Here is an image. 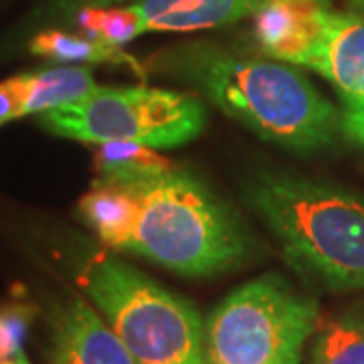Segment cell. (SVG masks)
I'll return each instance as SVG.
<instances>
[{
  "mask_svg": "<svg viewBox=\"0 0 364 364\" xmlns=\"http://www.w3.org/2000/svg\"><path fill=\"white\" fill-rule=\"evenodd\" d=\"M79 213L107 247L130 251L138 221V200L124 182L97 178L79 200Z\"/></svg>",
  "mask_w": 364,
  "mask_h": 364,
  "instance_id": "11",
  "label": "cell"
},
{
  "mask_svg": "<svg viewBox=\"0 0 364 364\" xmlns=\"http://www.w3.org/2000/svg\"><path fill=\"white\" fill-rule=\"evenodd\" d=\"M117 2H124V0H49L47 13L73 16L83 9H105V6H116Z\"/></svg>",
  "mask_w": 364,
  "mask_h": 364,
  "instance_id": "19",
  "label": "cell"
},
{
  "mask_svg": "<svg viewBox=\"0 0 364 364\" xmlns=\"http://www.w3.org/2000/svg\"><path fill=\"white\" fill-rule=\"evenodd\" d=\"M340 130L350 142L358 144L364 148V109H348L344 107L342 119H340Z\"/></svg>",
  "mask_w": 364,
  "mask_h": 364,
  "instance_id": "20",
  "label": "cell"
},
{
  "mask_svg": "<svg viewBox=\"0 0 364 364\" xmlns=\"http://www.w3.org/2000/svg\"><path fill=\"white\" fill-rule=\"evenodd\" d=\"M318 2H322V4H326V6H330V4H332V0H318Z\"/></svg>",
  "mask_w": 364,
  "mask_h": 364,
  "instance_id": "23",
  "label": "cell"
},
{
  "mask_svg": "<svg viewBox=\"0 0 364 364\" xmlns=\"http://www.w3.org/2000/svg\"><path fill=\"white\" fill-rule=\"evenodd\" d=\"M95 168L100 178L116 182L140 181L170 170L174 164L168 158L160 156L154 148L136 142L95 144Z\"/></svg>",
  "mask_w": 364,
  "mask_h": 364,
  "instance_id": "14",
  "label": "cell"
},
{
  "mask_svg": "<svg viewBox=\"0 0 364 364\" xmlns=\"http://www.w3.org/2000/svg\"><path fill=\"white\" fill-rule=\"evenodd\" d=\"M73 21L81 31V35L107 43V45H116V47H122L144 35L140 16L132 4L83 9L73 14Z\"/></svg>",
  "mask_w": 364,
  "mask_h": 364,
  "instance_id": "16",
  "label": "cell"
},
{
  "mask_svg": "<svg viewBox=\"0 0 364 364\" xmlns=\"http://www.w3.org/2000/svg\"><path fill=\"white\" fill-rule=\"evenodd\" d=\"M28 49L33 55L45 57L55 63H85V65H117L130 67L134 73L144 75V69L140 63L126 53L122 47L107 45L102 41L90 39L85 35H73L67 31H57V28H47L37 33Z\"/></svg>",
  "mask_w": 364,
  "mask_h": 364,
  "instance_id": "13",
  "label": "cell"
},
{
  "mask_svg": "<svg viewBox=\"0 0 364 364\" xmlns=\"http://www.w3.org/2000/svg\"><path fill=\"white\" fill-rule=\"evenodd\" d=\"M21 116V97L14 87L13 79L0 81V126L18 119Z\"/></svg>",
  "mask_w": 364,
  "mask_h": 364,
  "instance_id": "18",
  "label": "cell"
},
{
  "mask_svg": "<svg viewBox=\"0 0 364 364\" xmlns=\"http://www.w3.org/2000/svg\"><path fill=\"white\" fill-rule=\"evenodd\" d=\"M312 364H364V314H340L322 324Z\"/></svg>",
  "mask_w": 364,
  "mask_h": 364,
  "instance_id": "15",
  "label": "cell"
},
{
  "mask_svg": "<svg viewBox=\"0 0 364 364\" xmlns=\"http://www.w3.org/2000/svg\"><path fill=\"white\" fill-rule=\"evenodd\" d=\"M47 354L49 364H136L114 328L77 296L53 308Z\"/></svg>",
  "mask_w": 364,
  "mask_h": 364,
  "instance_id": "8",
  "label": "cell"
},
{
  "mask_svg": "<svg viewBox=\"0 0 364 364\" xmlns=\"http://www.w3.org/2000/svg\"><path fill=\"white\" fill-rule=\"evenodd\" d=\"M148 69L195 87L261 140L294 152H316L340 130L342 114L312 81L272 57L193 41L156 53Z\"/></svg>",
  "mask_w": 364,
  "mask_h": 364,
  "instance_id": "1",
  "label": "cell"
},
{
  "mask_svg": "<svg viewBox=\"0 0 364 364\" xmlns=\"http://www.w3.org/2000/svg\"><path fill=\"white\" fill-rule=\"evenodd\" d=\"M33 316L35 310L25 304L0 306V358H14L23 354Z\"/></svg>",
  "mask_w": 364,
  "mask_h": 364,
  "instance_id": "17",
  "label": "cell"
},
{
  "mask_svg": "<svg viewBox=\"0 0 364 364\" xmlns=\"http://www.w3.org/2000/svg\"><path fill=\"white\" fill-rule=\"evenodd\" d=\"M0 364H28L25 354H18L14 358H0Z\"/></svg>",
  "mask_w": 364,
  "mask_h": 364,
  "instance_id": "22",
  "label": "cell"
},
{
  "mask_svg": "<svg viewBox=\"0 0 364 364\" xmlns=\"http://www.w3.org/2000/svg\"><path fill=\"white\" fill-rule=\"evenodd\" d=\"M318 326L316 299L263 275L229 294L205 324L208 364H299Z\"/></svg>",
  "mask_w": 364,
  "mask_h": 364,
  "instance_id": "5",
  "label": "cell"
},
{
  "mask_svg": "<svg viewBox=\"0 0 364 364\" xmlns=\"http://www.w3.org/2000/svg\"><path fill=\"white\" fill-rule=\"evenodd\" d=\"M243 195L298 272L334 291H364L363 196L279 172L255 174Z\"/></svg>",
  "mask_w": 364,
  "mask_h": 364,
  "instance_id": "2",
  "label": "cell"
},
{
  "mask_svg": "<svg viewBox=\"0 0 364 364\" xmlns=\"http://www.w3.org/2000/svg\"><path fill=\"white\" fill-rule=\"evenodd\" d=\"M13 83L21 97V116H41L61 105L75 104L95 90L87 67H47L31 73L14 75Z\"/></svg>",
  "mask_w": 364,
  "mask_h": 364,
  "instance_id": "12",
  "label": "cell"
},
{
  "mask_svg": "<svg viewBox=\"0 0 364 364\" xmlns=\"http://www.w3.org/2000/svg\"><path fill=\"white\" fill-rule=\"evenodd\" d=\"M332 14L318 0H265L253 14V39L265 57L316 71Z\"/></svg>",
  "mask_w": 364,
  "mask_h": 364,
  "instance_id": "7",
  "label": "cell"
},
{
  "mask_svg": "<svg viewBox=\"0 0 364 364\" xmlns=\"http://www.w3.org/2000/svg\"><path fill=\"white\" fill-rule=\"evenodd\" d=\"M346 13L364 18V0H348V11Z\"/></svg>",
  "mask_w": 364,
  "mask_h": 364,
  "instance_id": "21",
  "label": "cell"
},
{
  "mask_svg": "<svg viewBox=\"0 0 364 364\" xmlns=\"http://www.w3.org/2000/svg\"><path fill=\"white\" fill-rule=\"evenodd\" d=\"M39 124L77 142H136L162 150L198 138L207 126V109L193 93L117 85L95 87L75 104L49 109Z\"/></svg>",
  "mask_w": 364,
  "mask_h": 364,
  "instance_id": "6",
  "label": "cell"
},
{
  "mask_svg": "<svg viewBox=\"0 0 364 364\" xmlns=\"http://www.w3.org/2000/svg\"><path fill=\"white\" fill-rule=\"evenodd\" d=\"M316 73L326 77L348 109H364V18L334 13Z\"/></svg>",
  "mask_w": 364,
  "mask_h": 364,
  "instance_id": "10",
  "label": "cell"
},
{
  "mask_svg": "<svg viewBox=\"0 0 364 364\" xmlns=\"http://www.w3.org/2000/svg\"><path fill=\"white\" fill-rule=\"evenodd\" d=\"M265 0H134L144 33H191L235 25Z\"/></svg>",
  "mask_w": 364,
  "mask_h": 364,
  "instance_id": "9",
  "label": "cell"
},
{
  "mask_svg": "<svg viewBox=\"0 0 364 364\" xmlns=\"http://www.w3.org/2000/svg\"><path fill=\"white\" fill-rule=\"evenodd\" d=\"M124 184L138 200L130 253L184 277L227 272L247 257L239 219L191 172L172 166Z\"/></svg>",
  "mask_w": 364,
  "mask_h": 364,
  "instance_id": "3",
  "label": "cell"
},
{
  "mask_svg": "<svg viewBox=\"0 0 364 364\" xmlns=\"http://www.w3.org/2000/svg\"><path fill=\"white\" fill-rule=\"evenodd\" d=\"M77 279L136 364H208L205 326L191 301L107 253L90 255Z\"/></svg>",
  "mask_w": 364,
  "mask_h": 364,
  "instance_id": "4",
  "label": "cell"
}]
</instances>
